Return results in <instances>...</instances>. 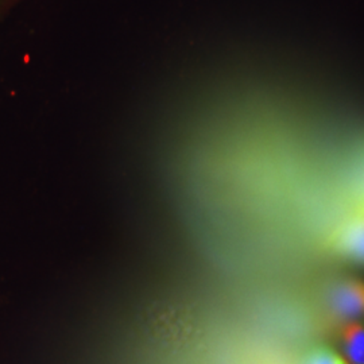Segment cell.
<instances>
[{
  "label": "cell",
  "instance_id": "1",
  "mask_svg": "<svg viewBox=\"0 0 364 364\" xmlns=\"http://www.w3.org/2000/svg\"><path fill=\"white\" fill-rule=\"evenodd\" d=\"M331 305L344 318L364 317V282L350 279L338 284L332 290Z\"/></svg>",
  "mask_w": 364,
  "mask_h": 364
},
{
  "label": "cell",
  "instance_id": "2",
  "mask_svg": "<svg viewBox=\"0 0 364 364\" xmlns=\"http://www.w3.org/2000/svg\"><path fill=\"white\" fill-rule=\"evenodd\" d=\"M333 248L344 258L364 266V216L351 221L335 236Z\"/></svg>",
  "mask_w": 364,
  "mask_h": 364
},
{
  "label": "cell",
  "instance_id": "3",
  "mask_svg": "<svg viewBox=\"0 0 364 364\" xmlns=\"http://www.w3.org/2000/svg\"><path fill=\"white\" fill-rule=\"evenodd\" d=\"M341 348L348 364H364V320H353L343 328Z\"/></svg>",
  "mask_w": 364,
  "mask_h": 364
},
{
  "label": "cell",
  "instance_id": "4",
  "mask_svg": "<svg viewBox=\"0 0 364 364\" xmlns=\"http://www.w3.org/2000/svg\"><path fill=\"white\" fill-rule=\"evenodd\" d=\"M305 364H348L338 351L328 346H317L306 355Z\"/></svg>",
  "mask_w": 364,
  "mask_h": 364
}]
</instances>
